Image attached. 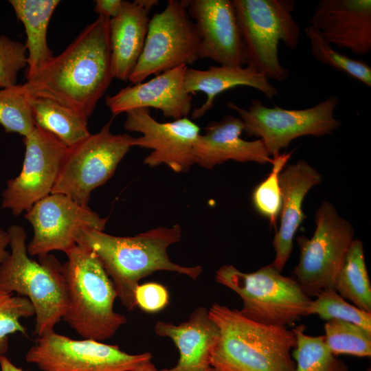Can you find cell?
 Listing matches in <instances>:
<instances>
[{
    "label": "cell",
    "instance_id": "cell-24",
    "mask_svg": "<svg viewBox=\"0 0 371 371\" xmlns=\"http://www.w3.org/2000/svg\"><path fill=\"white\" fill-rule=\"evenodd\" d=\"M26 34V80L34 76L54 56L47 44V30L58 0H10Z\"/></svg>",
    "mask_w": 371,
    "mask_h": 371
},
{
    "label": "cell",
    "instance_id": "cell-16",
    "mask_svg": "<svg viewBox=\"0 0 371 371\" xmlns=\"http://www.w3.org/2000/svg\"><path fill=\"white\" fill-rule=\"evenodd\" d=\"M200 41L202 58L243 67L245 48L232 0H187Z\"/></svg>",
    "mask_w": 371,
    "mask_h": 371
},
{
    "label": "cell",
    "instance_id": "cell-1",
    "mask_svg": "<svg viewBox=\"0 0 371 371\" xmlns=\"http://www.w3.org/2000/svg\"><path fill=\"white\" fill-rule=\"evenodd\" d=\"M109 20L98 16L63 52L26 80L22 84L26 95L53 100L88 118L113 78Z\"/></svg>",
    "mask_w": 371,
    "mask_h": 371
},
{
    "label": "cell",
    "instance_id": "cell-8",
    "mask_svg": "<svg viewBox=\"0 0 371 371\" xmlns=\"http://www.w3.org/2000/svg\"><path fill=\"white\" fill-rule=\"evenodd\" d=\"M339 102L336 95H330L303 109L268 107L258 100H252L247 109L233 102H229L227 107L239 115L246 134L261 139L273 158L297 137L325 136L337 130L341 122L334 113Z\"/></svg>",
    "mask_w": 371,
    "mask_h": 371
},
{
    "label": "cell",
    "instance_id": "cell-22",
    "mask_svg": "<svg viewBox=\"0 0 371 371\" xmlns=\"http://www.w3.org/2000/svg\"><path fill=\"white\" fill-rule=\"evenodd\" d=\"M157 0L124 1L119 14L109 20L111 71L113 78L128 81L142 54Z\"/></svg>",
    "mask_w": 371,
    "mask_h": 371
},
{
    "label": "cell",
    "instance_id": "cell-31",
    "mask_svg": "<svg viewBox=\"0 0 371 371\" xmlns=\"http://www.w3.org/2000/svg\"><path fill=\"white\" fill-rule=\"evenodd\" d=\"M0 125L7 133L29 135L35 124L22 85L0 88Z\"/></svg>",
    "mask_w": 371,
    "mask_h": 371
},
{
    "label": "cell",
    "instance_id": "cell-5",
    "mask_svg": "<svg viewBox=\"0 0 371 371\" xmlns=\"http://www.w3.org/2000/svg\"><path fill=\"white\" fill-rule=\"evenodd\" d=\"M8 232L10 251L0 266V289L27 297L35 315L34 335L41 337L54 330L67 311V295L62 265L52 255L31 258L23 227L14 225Z\"/></svg>",
    "mask_w": 371,
    "mask_h": 371
},
{
    "label": "cell",
    "instance_id": "cell-19",
    "mask_svg": "<svg viewBox=\"0 0 371 371\" xmlns=\"http://www.w3.org/2000/svg\"><path fill=\"white\" fill-rule=\"evenodd\" d=\"M199 135L193 149L194 163L207 169L228 160L272 164L263 142L258 139L247 141L241 138L244 124L240 117L226 115L220 121H212Z\"/></svg>",
    "mask_w": 371,
    "mask_h": 371
},
{
    "label": "cell",
    "instance_id": "cell-21",
    "mask_svg": "<svg viewBox=\"0 0 371 371\" xmlns=\"http://www.w3.org/2000/svg\"><path fill=\"white\" fill-rule=\"evenodd\" d=\"M155 333L170 338L179 350L177 363L159 371H214L211 357L219 339V329L204 306L196 308L188 321L178 325L159 321Z\"/></svg>",
    "mask_w": 371,
    "mask_h": 371
},
{
    "label": "cell",
    "instance_id": "cell-2",
    "mask_svg": "<svg viewBox=\"0 0 371 371\" xmlns=\"http://www.w3.org/2000/svg\"><path fill=\"white\" fill-rule=\"evenodd\" d=\"M181 238V229L177 224L124 237L86 229L80 233L76 244L89 248L98 256L117 297L126 308L133 311L137 307L135 290L142 278L157 271L177 272L194 280L201 274V266L184 267L170 259L168 248Z\"/></svg>",
    "mask_w": 371,
    "mask_h": 371
},
{
    "label": "cell",
    "instance_id": "cell-34",
    "mask_svg": "<svg viewBox=\"0 0 371 371\" xmlns=\"http://www.w3.org/2000/svg\"><path fill=\"white\" fill-rule=\"evenodd\" d=\"M27 65L25 44L0 36V88L16 85L19 72Z\"/></svg>",
    "mask_w": 371,
    "mask_h": 371
},
{
    "label": "cell",
    "instance_id": "cell-4",
    "mask_svg": "<svg viewBox=\"0 0 371 371\" xmlns=\"http://www.w3.org/2000/svg\"><path fill=\"white\" fill-rule=\"evenodd\" d=\"M65 254L67 260L62 265V272L67 307L63 320L83 339L105 341L127 322L113 309L117 297L114 284L89 248L76 244Z\"/></svg>",
    "mask_w": 371,
    "mask_h": 371
},
{
    "label": "cell",
    "instance_id": "cell-30",
    "mask_svg": "<svg viewBox=\"0 0 371 371\" xmlns=\"http://www.w3.org/2000/svg\"><path fill=\"white\" fill-rule=\"evenodd\" d=\"M315 297L310 302L306 315H317L326 321L337 319L351 322L371 333V313L350 304L335 289H324Z\"/></svg>",
    "mask_w": 371,
    "mask_h": 371
},
{
    "label": "cell",
    "instance_id": "cell-7",
    "mask_svg": "<svg viewBox=\"0 0 371 371\" xmlns=\"http://www.w3.org/2000/svg\"><path fill=\"white\" fill-rule=\"evenodd\" d=\"M215 280L240 296L243 315L265 325L286 327L295 323L306 316L311 301L292 277L282 275L272 264L251 273L223 265Z\"/></svg>",
    "mask_w": 371,
    "mask_h": 371
},
{
    "label": "cell",
    "instance_id": "cell-35",
    "mask_svg": "<svg viewBox=\"0 0 371 371\" xmlns=\"http://www.w3.org/2000/svg\"><path fill=\"white\" fill-rule=\"evenodd\" d=\"M135 299L137 306L145 312L154 313L168 305L169 294L166 288L161 284L148 282L137 286Z\"/></svg>",
    "mask_w": 371,
    "mask_h": 371
},
{
    "label": "cell",
    "instance_id": "cell-37",
    "mask_svg": "<svg viewBox=\"0 0 371 371\" xmlns=\"http://www.w3.org/2000/svg\"><path fill=\"white\" fill-rule=\"evenodd\" d=\"M10 242V236L9 232L0 229V266L7 259L10 254V251H8L6 248L9 245Z\"/></svg>",
    "mask_w": 371,
    "mask_h": 371
},
{
    "label": "cell",
    "instance_id": "cell-10",
    "mask_svg": "<svg viewBox=\"0 0 371 371\" xmlns=\"http://www.w3.org/2000/svg\"><path fill=\"white\" fill-rule=\"evenodd\" d=\"M112 120L100 131L67 148L51 193L64 194L75 202L88 205L91 192L106 183L117 165L133 147V137L113 134Z\"/></svg>",
    "mask_w": 371,
    "mask_h": 371
},
{
    "label": "cell",
    "instance_id": "cell-23",
    "mask_svg": "<svg viewBox=\"0 0 371 371\" xmlns=\"http://www.w3.org/2000/svg\"><path fill=\"white\" fill-rule=\"evenodd\" d=\"M241 86L256 89L268 99L278 94V89L266 77L248 66H210L205 70L188 67L184 76V89L192 95L203 92L206 95L204 103L192 111V118L199 119L206 114L213 107L214 100L220 93Z\"/></svg>",
    "mask_w": 371,
    "mask_h": 371
},
{
    "label": "cell",
    "instance_id": "cell-26",
    "mask_svg": "<svg viewBox=\"0 0 371 371\" xmlns=\"http://www.w3.org/2000/svg\"><path fill=\"white\" fill-rule=\"evenodd\" d=\"M335 290L354 306L371 313V284L363 246L359 239L351 243L337 277Z\"/></svg>",
    "mask_w": 371,
    "mask_h": 371
},
{
    "label": "cell",
    "instance_id": "cell-11",
    "mask_svg": "<svg viewBox=\"0 0 371 371\" xmlns=\"http://www.w3.org/2000/svg\"><path fill=\"white\" fill-rule=\"evenodd\" d=\"M187 7V0H168L165 9L150 19L143 51L128 79L131 85L202 58Z\"/></svg>",
    "mask_w": 371,
    "mask_h": 371
},
{
    "label": "cell",
    "instance_id": "cell-36",
    "mask_svg": "<svg viewBox=\"0 0 371 371\" xmlns=\"http://www.w3.org/2000/svg\"><path fill=\"white\" fill-rule=\"evenodd\" d=\"M124 3L122 0H97L94 10L98 16L109 19L117 16L121 11Z\"/></svg>",
    "mask_w": 371,
    "mask_h": 371
},
{
    "label": "cell",
    "instance_id": "cell-17",
    "mask_svg": "<svg viewBox=\"0 0 371 371\" xmlns=\"http://www.w3.org/2000/svg\"><path fill=\"white\" fill-rule=\"evenodd\" d=\"M188 66L182 65L156 75L153 78L131 85L113 95L105 102L113 116L139 108L160 110L166 117L178 120L192 111L193 95L183 87Z\"/></svg>",
    "mask_w": 371,
    "mask_h": 371
},
{
    "label": "cell",
    "instance_id": "cell-32",
    "mask_svg": "<svg viewBox=\"0 0 371 371\" xmlns=\"http://www.w3.org/2000/svg\"><path fill=\"white\" fill-rule=\"evenodd\" d=\"M293 151L279 154L273 157L271 172L255 188L252 194L254 207L258 213L267 218L275 228L282 206L279 175Z\"/></svg>",
    "mask_w": 371,
    "mask_h": 371
},
{
    "label": "cell",
    "instance_id": "cell-9",
    "mask_svg": "<svg viewBox=\"0 0 371 371\" xmlns=\"http://www.w3.org/2000/svg\"><path fill=\"white\" fill-rule=\"evenodd\" d=\"M315 230L311 238L299 236L300 260L292 278L310 297L324 289H334L346 252L354 240L351 223L335 207L324 201L315 213Z\"/></svg>",
    "mask_w": 371,
    "mask_h": 371
},
{
    "label": "cell",
    "instance_id": "cell-15",
    "mask_svg": "<svg viewBox=\"0 0 371 371\" xmlns=\"http://www.w3.org/2000/svg\"><path fill=\"white\" fill-rule=\"evenodd\" d=\"M124 128L142 136L133 137V146L150 149L144 163L150 167L165 164L177 172H187L194 164L193 149L200 128L187 117L159 122L150 109L139 108L126 113Z\"/></svg>",
    "mask_w": 371,
    "mask_h": 371
},
{
    "label": "cell",
    "instance_id": "cell-6",
    "mask_svg": "<svg viewBox=\"0 0 371 371\" xmlns=\"http://www.w3.org/2000/svg\"><path fill=\"white\" fill-rule=\"evenodd\" d=\"M245 48V65L268 80L284 81L289 72L278 57V45H299L300 28L293 18V0H233Z\"/></svg>",
    "mask_w": 371,
    "mask_h": 371
},
{
    "label": "cell",
    "instance_id": "cell-25",
    "mask_svg": "<svg viewBox=\"0 0 371 371\" xmlns=\"http://www.w3.org/2000/svg\"><path fill=\"white\" fill-rule=\"evenodd\" d=\"M36 126L47 131L67 148L82 141L91 133L87 117L53 100L27 96Z\"/></svg>",
    "mask_w": 371,
    "mask_h": 371
},
{
    "label": "cell",
    "instance_id": "cell-13",
    "mask_svg": "<svg viewBox=\"0 0 371 371\" xmlns=\"http://www.w3.org/2000/svg\"><path fill=\"white\" fill-rule=\"evenodd\" d=\"M25 218L34 229L28 254L38 256L54 251L65 253L76 245L82 230L103 231L107 221L88 205L58 193H51L36 202Z\"/></svg>",
    "mask_w": 371,
    "mask_h": 371
},
{
    "label": "cell",
    "instance_id": "cell-12",
    "mask_svg": "<svg viewBox=\"0 0 371 371\" xmlns=\"http://www.w3.org/2000/svg\"><path fill=\"white\" fill-rule=\"evenodd\" d=\"M152 358L150 352L128 354L117 345L73 339L54 330L36 337L25 356L42 371H135Z\"/></svg>",
    "mask_w": 371,
    "mask_h": 371
},
{
    "label": "cell",
    "instance_id": "cell-3",
    "mask_svg": "<svg viewBox=\"0 0 371 371\" xmlns=\"http://www.w3.org/2000/svg\"><path fill=\"white\" fill-rule=\"evenodd\" d=\"M209 314L219 329L211 357L214 371H294L291 350L296 338L293 330L252 321L217 303Z\"/></svg>",
    "mask_w": 371,
    "mask_h": 371
},
{
    "label": "cell",
    "instance_id": "cell-20",
    "mask_svg": "<svg viewBox=\"0 0 371 371\" xmlns=\"http://www.w3.org/2000/svg\"><path fill=\"white\" fill-rule=\"evenodd\" d=\"M322 181L321 174L304 160L286 165L280 172V223L273 240L276 255L271 264L280 272L290 258L294 236L305 218L302 210L304 197Z\"/></svg>",
    "mask_w": 371,
    "mask_h": 371
},
{
    "label": "cell",
    "instance_id": "cell-28",
    "mask_svg": "<svg viewBox=\"0 0 371 371\" xmlns=\"http://www.w3.org/2000/svg\"><path fill=\"white\" fill-rule=\"evenodd\" d=\"M324 341L334 355L371 356V333L351 322L333 319L324 324Z\"/></svg>",
    "mask_w": 371,
    "mask_h": 371
},
{
    "label": "cell",
    "instance_id": "cell-27",
    "mask_svg": "<svg viewBox=\"0 0 371 371\" xmlns=\"http://www.w3.org/2000/svg\"><path fill=\"white\" fill-rule=\"evenodd\" d=\"M293 331L296 338L294 371H348L346 364L328 348L324 335H306L304 325Z\"/></svg>",
    "mask_w": 371,
    "mask_h": 371
},
{
    "label": "cell",
    "instance_id": "cell-33",
    "mask_svg": "<svg viewBox=\"0 0 371 371\" xmlns=\"http://www.w3.org/2000/svg\"><path fill=\"white\" fill-rule=\"evenodd\" d=\"M32 315L34 310L27 297L0 289V356L5 355L8 350L9 335L16 333L26 335L21 319Z\"/></svg>",
    "mask_w": 371,
    "mask_h": 371
},
{
    "label": "cell",
    "instance_id": "cell-38",
    "mask_svg": "<svg viewBox=\"0 0 371 371\" xmlns=\"http://www.w3.org/2000/svg\"><path fill=\"white\" fill-rule=\"evenodd\" d=\"M1 371H27L15 366L5 355L0 356Z\"/></svg>",
    "mask_w": 371,
    "mask_h": 371
},
{
    "label": "cell",
    "instance_id": "cell-39",
    "mask_svg": "<svg viewBox=\"0 0 371 371\" xmlns=\"http://www.w3.org/2000/svg\"><path fill=\"white\" fill-rule=\"evenodd\" d=\"M135 371H159V370H158L156 368L155 365L150 361Z\"/></svg>",
    "mask_w": 371,
    "mask_h": 371
},
{
    "label": "cell",
    "instance_id": "cell-18",
    "mask_svg": "<svg viewBox=\"0 0 371 371\" xmlns=\"http://www.w3.org/2000/svg\"><path fill=\"white\" fill-rule=\"evenodd\" d=\"M309 22L330 45L361 56L371 52L370 0H321Z\"/></svg>",
    "mask_w": 371,
    "mask_h": 371
},
{
    "label": "cell",
    "instance_id": "cell-29",
    "mask_svg": "<svg viewBox=\"0 0 371 371\" xmlns=\"http://www.w3.org/2000/svg\"><path fill=\"white\" fill-rule=\"evenodd\" d=\"M311 52L316 60L371 87V67L366 62L353 59L336 51L322 36L318 29L308 25L304 30Z\"/></svg>",
    "mask_w": 371,
    "mask_h": 371
},
{
    "label": "cell",
    "instance_id": "cell-14",
    "mask_svg": "<svg viewBox=\"0 0 371 371\" xmlns=\"http://www.w3.org/2000/svg\"><path fill=\"white\" fill-rule=\"evenodd\" d=\"M23 143L21 171L8 181L2 194V207L16 216L51 194L67 149L55 136L36 126L23 137Z\"/></svg>",
    "mask_w": 371,
    "mask_h": 371
}]
</instances>
